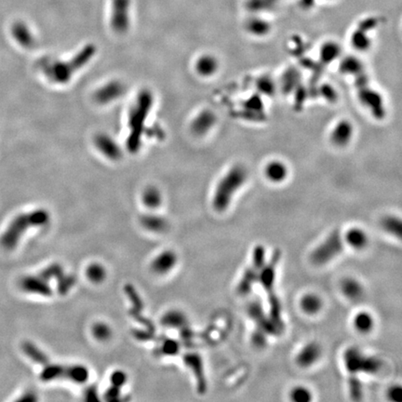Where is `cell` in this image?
Segmentation results:
<instances>
[{"instance_id":"1","label":"cell","mask_w":402,"mask_h":402,"mask_svg":"<svg viewBox=\"0 0 402 402\" xmlns=\"http://www.w3.org/2000/svg\"><path fill=\"white\" fill-rule=\"evenodd\" d=\"M341 70L343 73L354 77L359 99L363 105L369 109L371 115L376 119L384 118L385 114L384 101L380 94L369 86V78L359 59L355 57L346 58L341 65Z\"/></svg>"},{"instance_id":"2","label":"cell","mask_w":402,"mask_h":402,"mask_svg":"<svg viewBox=\"0 0 402 402\" xmlns=\"http://www.w3.org/2000/svg\"><path fill=\"white\" fill-rule=\"evenodd\" d=\"M95 54V48L87 46L70 60L46 58L39 64L41 72L53 84H66L76 72L82 69Z\"/></svg>"},{"instance_id":"3","label":"cell","mask_w":402,"mask_h":402,"mask_svg":"<svg viewBox=\"0 0 402 402\" xmlns=\"http://www.w3.org/2000/svg\"><path fill=\"white\" fill-rule=\"evenodd\" d=\"M51 215L48 210L37 209L29 212L17 215L11 222L0 238L1 246L7 250L15 249L22 236L29 228L40 227L48 225Z\"/></svg>"},{"instance_id":"4","label":"cell","mask_w":402,"mask_h":402,"mask_svg":"<svg viewBox=\"0 0 402 402\" xmlns=\"http://www.w3.org/2000/svg\"><path fill=\"white\" fill-rule=\"evenodd\" d=\"M281 258V252L280 250H274L269 261L265 262L262 270L258 281L261 283L265 294L267 295V301L269 303V316L272 322L277 328L280 334L282 333L284 323L282 320V308L280 298L276 291V278L277 269Z\"/></svg>"},{"instance_id":"5","label":"cell","mask_w":402,"mask_h":402,"mask_svg":"<svg viewBox=\"0 0 402 402\" xmlns=\"http://www.w3.org/2000/svg\"><path fill=\"white\" fill-rule=\"evenodd\" d=\"M248 172L242 165L230 168L218 182L212 196V206L218 212L227 210L236 193L247 182Z\"/></svg>"},{"instance_id":"6","label":"cell","mask_w":402,"mask_h":402,"mask_svg":"<svg viewBox=\"0 0 402 402\" xmlns=\"http://www.w3.org/2000/svg\"><path fill=\"white\" fill-rule=\"evenodd\" d=\"M152 106V93L148 90H142L130 109L128 116V145L132 152H136L141 145L142 131Z\"/></svg>"},{"instance_id":"7","label":"cell","mask_w":402,"mask_h":402,"mask_svg":"<svg viewBox=\"0 0 402 402\" xmlns=\"http://www.w3.org/2000/svg\"><path fill=\"white\" fill-rule=\"evenodd\" d=\"M345 368L349 375H357L359 373L377 374L383 368V363L376 357L364 354L357 348H349L345 351L344 356Z\"/></svg>"},{"instance_id":"8","label":"cell","mask_w":402,"mask_h":402,"mask_svg":"<svg viewBox=\"0 0 402 402\" xmlns=\"http://www.w3.org/2000/svg\"><path fill=\"white\" fill-rule=\"evenodd\" d=\"M40 377L44 382L50 381H71L76 384H83L88 378V370L82 365H62L49 364L44 365Z\"/></svg>"},{"instance_id":"9","label":"cell","mask_w":402,"mask_h":402,"mask_svg":"<svg viewBox=\"0 0 402 402\" xmlns=\"http://www.w3.org/2000/svg\"><path fill=\"white\" fill-rule=\"evenodd\" d=\"M265 256L263 246L258 245L254 248L251 255V262L242 274L237 287V292L239 295L245 296L251 293L254 284L258 282L260 274L266 262Z\"/></svg>"},{"instance_id":"10","label":"cell","mask_w":402,"mask_h":402,"mask_svg":"<svg viewBox=\"0 0 402 402\" xmlns=\"http://www.w3.org/2000/svg\"><path fill=\"white\" fill-rule=\"evenodd\" d=\"M344 250V241L338 230L332 231L316 248L311 252L310 260L315 265H325Z\"/></svg>"},{"instance_id":"11","label":"cell","mask_w":402,"mask_h":402,"mask_svg":"<svg viewBox=\"0 0 402 402\" xmlns=\"http://www.w3.org/2000/svg\"><path fill=\"white\" fill-rule=\"evenodd\" d=\"M248 314L256 326L254 333H258L266 337L270 335H280L277 328L272 322L270 316L264 312L262 304L258 301H252L249 304Z\"/></svg>"},{"instance_id":"12","label":"cell","mask_w":402,"mask_h":402,"mask_svg":"<svg viewBox=\"0 0 402 402\" xmlns=\"http://www.w3.org/2000/svg\"><path fill=\"white\" fill-rule=\"evenodd\" d=\"M112 29L118 34L126 33L130 27V0H113L111 13Z\"/></svg>"},{"instance_id":"13","label":"cell","mask_w":402,"mask_h":402,"mask_svg":"<svg viewBox=\"0 0 402 402\" xmlns=\"http://www.w3.org/2000/svg\"><path fill=\"white\" fill-rule=\"evenodd\" d=\"M124 92L125 85L118 80H112L98 87L93 94V99L96 104L106 105L120 99Z\"/></svg>"},{"instance_id":"14","label":"cell","mask_w":402,"mask_h":402,"mask_svg":"<svg viewBox=\"0 0 402 402\" xmlns=\"http://www.w3.org/2000/svg\"><path fill=\"white\" fill-rule=\"evenodd\" d=\"M96 149L109 160L117 161L122 157V150L117 141L107 133H98L93 139Z\"/></svg>"},{"instance_id":"15","label":"cell","mask_w":402,"mask_h":402,"mask_svg":"<svg viewBox=\"0 0 402 402\" xmlns=\"http://www.w3.org/2000/svg\"><path fill=\"white\" fill-rule=\"evenodd\" d=\"M322 355V348L319 344L315 342H310L306 344L295 357V362L297 366L303 369H308L315 365L320 359Z\"/></svg>"},{"instance_id":"16","label":"cell","mask_w":402,"mask_h":402,"mask_svg":"<svg viewBox=\"0 0 402 402\" xmlns=\"http://www.w3.org/2000/svg\"><path fill=\"white\" fill-rule=\"evenodd\" d=\"M20 286L23 292L28 294H37L46 297L51 296L52 294L49 281L45 280L39 275L23 277L20 281Z\"/></svg>"},{"instance_id":"17","label":"cell","mask_w":402,"mask_h":402,"mask_svg":"<svg viewBox=\"0 0 402 402\" xmlns=\"http://www.w3.org/2000/svg\"><path fill=\"white\" fill-rule=\"evenodd\" d=\"M184 362L193 371L196 381V386L199 393H204L207 389L206 376L201 357L196 353H189L184 356Z\"/></svg>"},{"instance_id":"18","label":"cell","mask_w":402,"mask_h":402,"mask_svg":"<svg viewBox=\"0 0 402 402\" xmlns=\"http://www.w3.org/2000/svg\"><path fill=\"white\" fill-rule=\"evenodd\" d=\"M378 23V20L375 18H368L359 23V27L352 35V43L358 50H367L369 47L370 39L367 35L368 31L373 29Z\"/></svg>"},{"instance_id":"19","label":"cell","mask_w":402,"mask_h":402,"mask_svg":"<svg viewBox=\"0 0 402 402\" xmlns=\"http://www.w3.org/2000/svg\"><path fill=\"white\" fill-rule=\"evenodd\" d=\"M216 123V117L212 111L203 110L191 122V131L196 136L206 135Z\"/></svg>"},{"instance_id":"20","label":"cell","mask_w":402,"mask_h":402,"mask_svg":"<svg viewBox=\"0 0 402 402\" xmlns=\"http://www.w3.org/2000/svg\"><path fill=\"white\" fill-rule=\"evenodd\" d=\"M354 135V127L348 120H342L333 127L331 141L338 147H344L351 141Z\"/></svg>"},{"instance_id":"21","label":"cell","mask_w":402,"mask_h":402,"mask_svg":"<svg viewBox=\"0 0 402 402\" xmlns=\"http://www.w3.org/2000/svg\"><path fill=\"white\" fill-rule=\"evenodd\" d=\"M177 263V255L173 250H165L154 258L151 269L157 275L167 274L174 269Z\"/></svg>"},{"instance_id":"22","label":"cell","mask_w":402,"mask_h":402,"mask_svg":"<svg viewBox=\"0 0 402 402\" xmlns=\"http://www.w3.org/2000/svg\"><path fill=\"white\" fill-rule=\"evenodd\" d=\"M11 35L16 42L24 49H31L35 44L33 33L25 22H14L11 26Z\"/></svg>"},{"instance_id":"23","label":"cell","mask_w":402,"mask_h":402,"mask_svg":"<svg viewBox=\"0 0 402 402\" xmlns=\"http://www.w3.org/2000/svg\"><path fill=\"white\" fill-rule=\"evenodd\" d=\"M340 288L344 296L352 302H359L365 294L362 284L354 278H346L341 282Z\"/></svg>"},{"instance_id":"24","label":"cell","mask_w":402,"mask_h":402,"mask_svg":"<svg viewBox=\"0 0 402 402\" xmlns=\"http://www.w3.org/2000/svg\"><path fill=\"white\" fill-rule=\"evenodd\" d=\"M264 174L267 180L274 184H280L284 182L289 174L287 165L280 160H272L266 164Z\"/></svg>"},{"instance_id":"25","label":"cell","mask_w":402,"mask_h":402,"mask_svg":"<svg viewBox=\"0 0 402 402\" xmlns=\"http://www.w3.org/2000/svg\"><path fill=\"white\" fill-rule=\"evenodd\" d=\"M125 293H126V294H128V296L130 297V300H131V302L132 303V306H133V307H132V310H131V314L133 315V316H134L136 319H138L139 321H141V320L142 324L146 327L147 329H149L150 332H153V331H154V327H153L152 324H151L147 319H145L144 317H142L141 313H140L141 310H142V308H143V304H142V301H141L139 294H137L136 290H135L131 285H126V287H125Z\"/></svg>"},{"instance_id":"26","label":"cell","mask_w":402,"mask_h":402,"mask_svg":"<svg viewBox=\"0 0 402 402\" xmlns=\"http://www.w3.org/2000/svg\"><path fill=\"white\" fill-rule=\"evenodd\" d=\"M345 241L354 250H363L369 243V237L363 229L352 227L345 235Z\"/></svg>"},{"instance_id":"27","label":"cell","mask_w":402,"mask_h":402,"mask_svg":"<svg viewBox=\"0 0 402 402\" xmlns=\"http://www.w3.org/2000/svg\"><path fill=\"white\" fill-rule=\"evenodd\" d=\"M195 66L199 76L209 77L213 76L217 72L219 63L213 55L204 54L197 59Z\"/></svg>"},{"instance_id":"28","label":"cell","mask_w":402,"mask_h":402,"mask_svg":"<svg viewBox=\"0 0 402 402\" xmlns=\"http://www.w3.org/2000/svg\"><path fill=\"white\" fill-rule=\"evenodd\" d=\"M300 306L304 314L315 315L321 311L323 307V301L317 294H306L302 297Z\"/></svg>"},{"instance_id":"29","label":"cell","mask_w":402,"mask_h":402,"mask_svg":"<svg viewBox=\"0 0 402 402\" xmlns=\"http://www.w3.org/2000/svg\"><path fill=\"white\" fill-rule=\"evenodd\" d=\"M141 226L147 230L156 233H163L168 227V221L159 215L146 214L141 218Z\"/></svg>"},{"instance_id":"30","label":"cell","mask_w":402,"mask_h":402,"mask_svg":"<svg viewBox=\"0 0 402 402\" xmlns=\"http://www.w3.org/2000/svg\"><path fill=\"white\" fill-rule=\"evenodd\" d=\"M353 325L360 333H369L374 327V318L367 311H360L353 318Z\"/></svg>"},{"instance_id":"31","label":"cell","mask_w":402,"mask_h":402,"mask_svg":"<svg viewBox=\"0 0 402 402\" xmlns=\"http://www.w3.org/2000/svg\"><path fill=\"white\" fill-rule=\"evenodd\" d=\"M246 30L253 35L262 36L270 32L271 25L269 22L262 18L252 17L246 22Z\"/></svg>"},{"instance_id":"32","label":"cell","mask_w":402,"mask_h":402,"mask_svg":"<svg viewBox=\"0 0 402 402\" xmlns=\"http://www.w3.org/2000/svg\"><path fill=\"white\" fill-rule=\"evenodd\" d=\"M142 202L149 209H157L162 203V195L158 188L155 186H148L144 189L142 196Z\"/></svg>"},{"instance_id":"33","label":"cell","mask_w":402,"mask_h":402,"mask_svg":"<svg viewBox=\"0 0 402 402\" xmlns=\"http://www.w3.org/2000/svg\"><path fill=\"white\" fill-rule=\"evenodd\" d=\"M22 351L23 353L29 358L35 361V363H38L40 365H46L47 363H49V359L46 356V354H44L43 352L37 348L35 345H34L33 343L31 342H24L22 346Z\"/></svg>"},{"instance_id":"34","label":"cell","mask_w":402,"mask_h":402,"mask_svg":"<svg viewBox=\"0 0 402 402\" xmlns=\"http://www.w3.org/2000/svg\"><path fill=\"white\" fill-rule=\"evenodd\" d=\"M381 226L389 235L397 239H402V224L400 218L396 216H386L382 220Z\"/></svg>"},{"instance_id":"35","label":"cell","mask_w":402,"mask_h":402,"mask_svg":"<svg viewBox=\"0 0 402 402\" xmlns=\"http://www.w3.org/2000/svg\"><path fill=\"white\" fill-rule=\"evenodd\" d=\"M162 323L164 325L172 328H183L185 329L187 323V319L185 314L180 311L173 310L165 314L162 317Z\"/></svg>"},{"instance_id":"36","label":"cell","mask_w":402,"mask_h":402,"mask_svg":"<svg viewBox=\"0 0 402 402\" xmlns=\"http://www.w3.org/2000/svg\"><path fill=\"white\" fill-rule=\"evenodd\" d=\"M86 275L91 282L102 283L106 278V270L102 264L94 262L87 266Z\"/></svg>"},{"instance_id":"37","label":"cell","mask_w":402,"mask_h":402,"mask_svg":"<svg viewBox=\"0 0 402 402\" xmlns=\"http://www.w3.org/2000/svg\"><path fill=\"white\" fill-rule=\"evenodd\" d=\"M280 0H247L246 6L250 11L260 12L269 11L276 7Z\"/></svg>"},{"instance_id":"38","label":"cell","mask_w":402,"mask_h":402,"mask_svg":"<svg viewBox=\"0 0 402 402\" xmlns=\"http://www.w3.org/2000/svg\"><path fill=\"white\" fill-rule=\"evenodd\" d=\"M341 49L334 42H327L321 48V59L328 64L333 62L340 55Z\"/></svg>"},{"instance_id":"39","label":"cell","mask_w":402,"mask_h":402,"mask_svg":"<svg viewBox=\"0 0 402 402\" xmlns=\"http://www.w3.org/2000/svg\"><path fill=\"white\" fill-rule=\"evenodd\" d=\"M65 274V270L63 266L57 262L52 263L42 271L39 273V276L42 277L45 280L50 281L52 280H59Z\"/></svg>"},{"instance_id":"40","label":"cell","mask_w":402,"mask_h":402,"mask_svg":"<svg viewBox=\"0 0 402 402\" xmlns=\"http://www.w3.org/2000/svg\"><path fill=\"white\" fill-rule=\"evenodd\" d=\"M349 396L353 401H360L363 397L362 385L357 375H349L348 378Z\"/></svg>"},{"instance_id":"41","label":"cell","mask_w":402,"mask_h":402,"mask_svg":"<svg viewBox=\"0 0 402 402\" xmlns=\"http://www.w3.org/2000/svg\"><path fill=\"white\" fill-rule=\"evenodd\" d=\"M290 398L294 402H309L312 401L313 396L311 391L305 386H295L290 393Z\"/></svg>"},{"instance_id":"42","label":"cell","mask_w":402,"mask_h":402,"mask_svg":"<svg viewBox=\"0 0 402 402\" xmlns=\"http://www.w3.org/2000/svg\"><path fill=\"white\" fill-rule=\"evenodd\" d=\"M58 280V292L61 294H66L75 285L76 279L73 275L66 276L65 274Z\"/></svg>"},{"instance_id":"43","label":"cell","mask_w":402,"mask_h":402,"mask_svg":"<svg viewBox=\"0 0 402 402\" xmlns=\"http://www.w3.org/2000/svg\"><path fill=\"white\" fill-rule=\"evenodd\" d=\"M92 333L95 338H97L100 341H105L108 340L112 334V331L108 325L105 323H95L92 327Z\"/></svg>"},{"instance_id":"44","label":"cell","mask_w":402,"mask_h":402,"mask_svg":"<svg viewBox=\"0 0 402 402\" xmlns=\"http://www.w3.org/2000/svg\"><path fill=\"white\" fill-rule=\"evenodd\" d=\"M127 374L122 371V370H116L113 372V374L111 375V384L112 386L117 387V388H121L127 382Z\"/></svg>"},{"instance_id":"45","label":"cell","mask_w":402,"mask_h":402,"mask_svg":"<svg viewBox=\"0 0 402 402\" xmlns=\"http://www.w3.org/2000/svg\"><path fill=\"white\" fill-rule=\"evenodd\" d=\"M180 346L174 340H167L161 346V352L165 355H175L179 351Z\"/></svg>"},{"instance_id":"46","label":"cell","mask_w":402,"mask_h":402,"mask_svg":"<svg viewBox=\"0 0 402 402\" xmlns=\"http://www.w3.org/2000/svg\"><path fill=\"white\" fill-rule=\"evenodd\" d=\"M388 398L392 402H401L402 401V388L400 385L392 386L388 390Z\"/></svg>"},{"instance_id":"47","label":"cell","mask_w":402,"mask_h":402,"mask_svg":"<svg viewBox=\"0 0 402 402\" xmlns=\"http://www.w3.org/2000/svg\"><path fill=\"white\" fill-rule=\"evenodd\" d=\"M315 0H300L299 1V5L301 6L302 9L304 10H310L314 7L315 5Z\"/></svg>"}]
</instances>
